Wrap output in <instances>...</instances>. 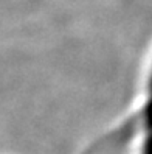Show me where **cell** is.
<instances>
[{"mask_svg":"<svg viewBox=\"0 0 152 154\" xmlns=\"http://www.w3.org/2000/svg\"><path fill=\"white\" fill-rule=\"evenodd\" d=\"M149 87H151V92H152V75H151V81H149Z\"/></svg>","mask_w":152,"mask_h":154,"instance_id":"2","label":"cell"},{"mask_svg":"<svg viewBox=\"0 0 152 154\" xmlns=\"http://www.w3.org/2000/svg\"><path fill=\"white\" fill-rule=\"evenodd\" d=\"M141 154H152V132L149 134V137L145 140V145H143V152Z\"/></svg>","mask_w":152,"mask_h":154,"instance_id":"1","label":"cell"}]
</instances>
